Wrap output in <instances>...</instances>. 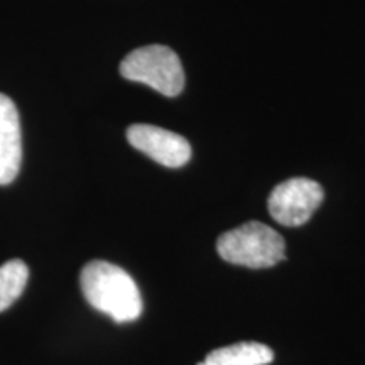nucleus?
<instances>
[{
  "label": "nucleus",
  "mask_w": 365,
  "mask_h": 365,
  "mask_svg": "<svg viewBox=\"0 0 365 365\" xmlns=\"http://www.w3.org/2000/svg\"><path fill=\"white\" fill-rule=\"evenodd\" d=\"M85 299L117 323L134 322L143 314V298L132 276L107 261H91L80 276Z\"/></svg>",
  "instance_id": "f257e3e1"
},
{
  "label": "nucleus",
  "mask_w": 365,
  "mask_h": 365,
  "mask_svg": "<svg viewBox=\"0 0 365 365\" xmlns=\"http://www.w3.org/2000/svg\"><path fill=\"white\" fill-rule=\"evenodd\" d=\"M217 250L223 261L249 269H266L286 259L284 239L261 222H247L218 237Z\"/></svg>",
  "instance_id": "f03ea898"
},
{
  "label": "nucleus",
  "mask_w": 365,
  "mask_h": 365,
  "mask_svg": "<svg viewBox=\"0 0 365 365\" xmlns=\"http://www.w3.org/2000/svg\"><path fill=\"white\" fill-rule=\"evenodd\" d=\"M120 75L154 88L166 97H176L185 88V71L178 54L161 44L134 49L120 63Z\"/></svg>",
  "instance_id": "7ed1b4c3"
},
{
  "label": "nucleus",
  "mask_w": 365,
  "mask_h": 365,
  "mask_svg": "<svg viewBox=\"0 0 365 365\" xmlns=\"http://www.w3.org/2000/svg\"><path fill=\"white\" fill-rule=\"evenodd\" d=\"M323 188L308 178H291L269 196V213L279 225H304L323 202Z\"/></svg>",
  "instance_id": "20e7f679"
},
{
  "label": "nucleus",
  "mask_w": 365,
  "mask_h": 365,
  "mask_svg": "<svg viewBox=\"0 0 365 365\" xmlns=\"http://www.w3.org/2000/svg\"><path fill=\"white\" fill-rule=\"evenodd\" d=\"M127 140L132 148L166 168H181L191 158V145L185 137L156 125H130L127 129Z\"/></svg>",
  "instance_id": "39448f33"
},
{
  "label": "nucleus",
  "mask_w": 365,
  "mask_h": 365,
  "mask_svg": "<svg viewBox=\"0 0 365 365\" xmlns=\"http://www.w3.org/2000/svg\"><path fill=\"white\" fill-rule=\"evenodd\" d=\"M22 163L21 118L16 103L0 93V186L11 185Z\"/></svg>",
  "instance_id": "423d86ee"
},
{
  "label": "nucleus",
  "mask_w": 365,
  "mask_h": 365,
  "mask_svg": "<svg viewBox=\"0 0 365 365\" xmlns=\"http://www.w3.org/2000/svg\"><path fill=\"white\" fill-rule=\"evenodd\" d=\"M274 360V352L259 341H240L213 350L205 359V365H267Z\"/></svg>",
  "instance_id": "0eeeda50"
},
{
  "label": "nucleus",
  "mask_w": 365,
  "mask_h": 365,
  "mask_svg": "<svg viewBox=\"0 0 365 365\" xmlns=\"http://www.w3.org/2000/svg\"><path fill=\"white\" fill-rule=\"evenodd\" d=\"M29 269L21 259H12L0 266V312H6L24 293Z\"/></svg>",
  "instance_id": "6e6552de"
},
{
  "label": "nucleus",
  "mask_w": 365,
  "mask_h": 365,
  "mask_svg": "<svg viewBox=\"0 0 365 365\" xmlns=\"http://www.w3.org/2000/svg\"><path fill=\"white\" fill-rule=\"evenodd\" d=\"M196 365H205V364H203V362H200V364H196Z\"/></svg>",
  "instance_id": "1a4fd4ad"
}]
</instances>
